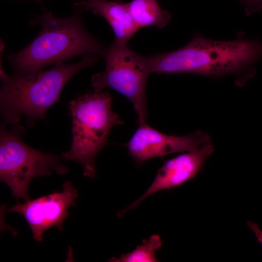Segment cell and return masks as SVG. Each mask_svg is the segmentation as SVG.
Returning a JSON list of instances; mask_svg holds the SVG:
<instances>
[{
	"label": "cell",
	"mask_w": 262,
	"mask_h": 262,
	"mask_svg": "<svg viewBox=\"0 0 262 262\" xmlns=\"http://www.w3.org/2000/svg\"><path fill=\"white\" fill-rule=\"evenodd\" d=\"M99 57L84 55L75 64L59 63L49 70L9 76L0 68V111L3 124L16 125L25 117L32 127L37 118L46 121L47 109L60 100L68 81L77 72L95 64Z\"/></svg>",
	"instance_id": "obj_1"
},
{
	"label": "cell",
	"mask_w": 262,
	"mask_h": 262,
	"mask_svg": "<svg viewBox=\"0 0 262 262\" xmlns=\"http://www.w3.org/2000/svg\"><path fill=\"white\" fill-rule=\"evenodd\" d=\"M74 9L68 17H57L46 9L35 17L41 27L39 33L24 49L8 57L16 74L38 71L78 55L103 56L106 48L85 28L82 11Z\"/></svg>",
	"instance_id": "obj_2"
},
{
	"label": "cell",
	"mask_w": 262,
	"mask_h": 262,
	"mask_svg": "<svg viewBox=\"0 0 262 262\" xmlns=\"http://www.w3.org/2000/svg\"><path fill=\"white\" fill-rule=\"evenodd\" d=\"M149 57L151 73H193L210 77L238 74L262 57L256 40L216 41L196 36L175 50Z\"/></svg>",
	"instance_id": "obj_3"
},
{
	"label": "cell",
	"mask_w": 262,
	"mask_h": 262,
	"mask_svg": "<svg viewBox=\"0 0 262 262\" xmlns=\"http://www.w3.org/2000/svg\"><path fill=\"white\" fill-rule=\"evenodd\" d=\"M112 101L110 93L94 91L69 102L72 141L70 149L63 153L62 158L80 164L86 177H96L97 155L106 144L112 128L123 124L112 110Z\"/></svg>",
	"instance_id": "obj_4"
},
{
	"label": "cell",
	"mask_w": 262,
	"mask_h": 262,
	"mask_svg": "<svg viewBox=\"0 0 262 262\" xmlns=\"http://www.w3.org/2000/svg\"><path fill=\"white\" fill-rule=\"evenodd\" d=\"M6 125L0 127V180L10 188L12 197L27 201L31 199L28 187L33 179L50 176L53 171L66 175L68 168L58 156L36 150L23 142V127L16 125L9 131Z\"/></svg>",
	"instance_id": "obj_5"
},
{
	"label": "cell",
	"mask_w": 262,
	"mask_h": 262,
	"mask_svg": "<svg viewBox=\"0 0 262 262\" xmlns=\"http://www.w3.org/2000/svg\"><path fill=\"white\" fill-rule=\"evenodd\" d=\"M102 56L106 60L105 69L92 76L94 91H101L107 87L119 93L132 104L138 123H146V90L151 74L149 57L136 53L127 44L115 40L105 49Z\"/></svg>",
	"instance_id": "obj_6"
},
{
	"label": "cell",
	"mask_w": 262,
	"mask_h": 262,
	"mask_svg": "<svg viewBox=\"0 0 262 262\" xmlns=\"http://www.w3.org/2000/svg\"><path fill=\"white\" fill-rule=\"evenodd\" d=\"M78 196V190L72 183L66 181L63 184L61 192L55 191L22 203L18 201L7 211L21 214L32 230L33 238L41 242L44 239V232L51 228L55 227L59 230H63V223L69 215L68 209L76 205Z\"/></svg>",
	"instance_id": "obj_7"
},
{
	"label": "cell",
	"mask_w": 262,
	"mask_h": 262,
	"mask_svg": "<svg viewBox=\"0 0 262 262\" xmlns=\"http://www.w3.org/2000/svg\"><path fill=\"white\" fill-rule=\"evenodd\" d=\"M211 141L210 136L200 130L184 136L171 135L143 123L139 124L125 146L129 154L139 164L156 157L191 151Z\"/></svg>",
	"instance_id": "obj_8"
},
{
	"label": "cell",
	"mask_w": 262,
	"mask_h": 262,
	"mask_svg": "<svg viewBox=\"0 0 262 262\" xmlns=\"http://www.w3.org/2000/svg\"><path fill=\"white\" fill-rule=\"evenodd\" d=\"M213 151V146L209 143L165 162L143 195L126 209L120 211L117 213L118 216H122L129 210L135 208L153 194L179 187L193 179Z\"/></svg>",
	"instance_id": "obj_9"
},
{
	"label": "cell",
	"mask_w": 262,
	"mask_h": 262,
	"mask_svg": "<svg viewBox=\"0 0 262 262\" xmlns=\"http://www.w3.org/2000/svg\"><path fill=\"white\" fill-rule=\"evenodd\" d=\"M73 7L82 11L90 10L104 18L113 29L118 42L126 43L139 30L129 11L127 3L107 0H87L75 2Z\"/></svg>",
	"instance_id": "obj_10"
},
{
	"label": "cell",
	"mask_w": 262,
	"mask_h": 262,
	"mask_svg": "<svg viewBox=\"0 0 262 262\" xmlns=\"http://www.w3.org/2000/svg\"><path fill=\"white\" fill-rule=\"evenodd\" d=\"M127 4L139 29L148 26L162 28L171 18V14L163 10L156 0H132Z\"/></svg>",
	"instance_id": "obj_11"
},
{
	"label": "cell",
	"mask_w": 262,
	"mask_h": 262,
	"mask_svg": "<svg viewBox=\"0 0 262 262\" xmlns=\"http://www.w3.org/2000/svg\"><path fill=\"white\" fill-rule=\"evenodd\" d=\"M163 245L161 237L153 234L147 239L143 240L132 251L122 254L119 258L113 257L109 261L112 262H157L159 260L156 252Z\"/></svg>",
	"instance_id": "obj_12"
},
{
	"label": "cell",
	"mask_w": 262,
	"mask_h": 262,
	"mask_svg": "<svg viewBox=\"0 0 262 262\" xmlns=\"http://www.w3.org/2000/svg\"><path fill=\"white\" fill-rule=\"evenodd\" d=\"M246 5L247 15L259 12L262 9V0H239Z\"/></svg>",
	"instance_id": "obj_13"
},
{
	"label": "cell",
	"mask_w": 262,
	"mask_h": 262,
	"mask_svg": "<svg viewBox=\"0 0 262 262\" xmlns=\"http://www.w3.org/2000/svg\"><path fill=\"white\" fill-rule=\"evenodd\" d=\"M246 225L254 233L257 241L261 244L262 247V230L260 229L258 225L253 222L247 221Z\"/></svg>",
	"instance_id": "obj_14"
},
{
	"label": "cell",
	"mask_w": 262,
	"mask_h": 262,
	"mask_svg": "<svg viewBox=\"0 0 262 262\" xmlns=\"http://www.w3.org/2000/svg\"><path fill=\"white\" fill-rule=\"evenodd\" d=\"M35 0V1H38V2H40V0Z\"/></svg>",
	"instance_id": "obj_15"
}]
</instances>
